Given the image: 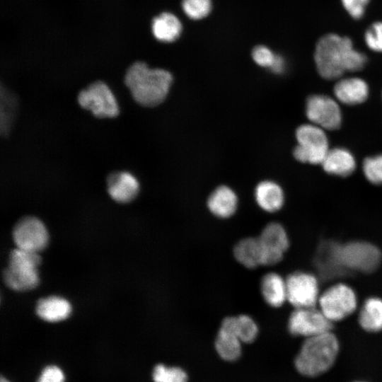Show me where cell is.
Here are the masks:
<instances>
[{
	"label": "cell",
	"mask_w": 382,
	"mask_h": 382,
	"mask_svg": "<svg viewBox=\"0 0 382 382\" xmlns=\"http://www.w3.org/2000/svg\"><path fill=\"white\" fill-rule=\"evenodd\" d=\"M173 82L172 74L163 69H151L136 62L126 71L125 83L132 98L144 107H154L166 98Z\"/></svg>",
	"instance_id": "1"
},
{
	"label": "cell",
	"mask_w": 382,
	"mask_h": 382,
	"mask_svg": "<svg viewBox=\"0 0 382 382\" xmlns=\"http://www.w3.org/2000/svg\"><path fill=\"white\" fill-rule=\"evenodd\" d=\"M338 351V340L330 331L308 337L295 358V367L306 376H319L332 367Z\"/></svg>",
	"instance_id": "2"
},
{
	"label": "cell",
	"mask_w": 382,
	"mask_h": 382,
	"mask_svg": "<svg viewBox=\"0 0 382 382\" xmlns=\"http://www.w3.org/2000/svg\"><path fill=\"white\" fill-rule=\"evenodd\" d=\"M347 37L327 34L318 41L314 60L319 74L325 79H337L347 71L348 60L354 51Z\"/></svg>",
	"instance_id": "3"
},
{
	"label": "cell",
	"mask_w": 382,
	"mask_h": 382,
	"mask_svg": "<svg viewBox=\"0 0 382 382\" xmlns=\"http://www.w3.org/2000/svg\"><path fill=\"white\" fill-rule=\"evenodd\" d=\"M40 263L39 253L16 248L11 253L8 266L4 272L6 284L18 291L34 289L39 283Z\"/></svg>",
	"instance_id": "4"
},
{
	"label": "cell",
	"mask_w": 382,
	"mask_h": 382,
	"mask_svg": "<svg viewBox=\"0 0 382 382\" xmlns=\"http://www.w3.org/2000/svg\"><path fill=\"white\" fill-rule=\"evenodd\" d=\"M324 130L313 123L299 126L296 131L298 145L294 150V158L302 163L321 164L329 151Z\"/></svg>",
	"instance_id": "5"
},
{
	"label": "cell",
	"mask_w": 382,
	"mask_h": 382,
	"mask_svg": "<svg viewBox=\"0 0 382 382\" xmlns=\"http://www.w3.org/2000/svg\"><path fill=\"white\" fill-rule=\"evenodd\" d=\"M79 105L98 118H113L120 113L117 101L109 86L101 81H94L82 89L77 96Z\"/></svg>",
	"instance_id": "6"
},
{
	"label": "cell",
	"mask_w": 382,
	"mask_h": 382,
	"mask_svg": "<svg viewBox=\"0 0 382 382\" xmlns=\"http://www.w3.org/2000/svg\"><path fill=\"white\" fill-rule=\"evenodd\" d=\"M320 310L332 323L341 320L356 309L357 300L353 289L337 284L326 289L319 297Z\"/></svg>",
	"instance_id": "7"
},
{
	"label": "cell",
	"mask_w": 382,
	"mask_h": 382,
	"mask_svg": "<svg viewBox=\"0 0 382 382\" xmlns=\"http://www.w3.org/2000/svg\"><path fill=\"white\" fill-rule=\"evenodd\" d=\"M340 255L344 267L348 271L366 273L375 271L381 260V253L377 247L358 241L340 244Z\"/></svg>",
	"instance_id": "8"
},
{
	"label": "cell",
	"mask_w": 382,
	"mask_h": 382,
	"mask_svg": "<svg viewBox=\"0 0 382 382\" xmlns=\"http://www.w3.org/2000/svg\"><path fill=\"white\" fill-rule=\"evenodd\" d=\"M332 322L315 307L296 308L288 321L289 332L306 338L330 332Z\"/></svg>",
	"instance_id": "9"
},
{
	"label": "cell",
	"mask_w": 382,
	"mask_h": 382,
	"mask_svg": "<svg viewBox=\"0 0 382 382\" xmlns=\"http://www.w3.org/2000/svg\"><path fill=\"white\" fill-rule=\"evenodd\" d=\"M13 239L17 248L39 253L47 246L49 234L46 226L40 219L25 216L15 225Z\"/></svg>",
	"instance_id": "10"
},
{
	"label": "cell",
	"mask_w": 382,
	"mask_h": 382,
	"mask_svg": "<svg viewBox=\"0 0 382 382\" xmlns=\"http://www.w3.org/2000/svg\"><path fill=\"white\" fill-rule=\"evenodd\" d=\"M257 238L261 265L270 266L279 262L289 245L284 226L277 222H271L264 227Z\"/></svg>",
	"instance_id": "11"
},
{
	"label": "cell",
	"mask_w": 382,
	"mask_h": 382,
	"mask_svg": "<svg viewBox=\"0 0 382 382\" xmlns=\"http://www.w3.org/2000/svg\"><path fill=\"white\" fill-rule=\"evenodd\" d=\"M287 301L296 308L315 307L319 297L316 277L310 273L296 272L286 279Z\"/></svg>",
	"instance_id": "12"
},
{
	"label": "cell",
	"mask_w": 382,
	"mask_h": 382,
	"mask_svg": "<svg viewBox=\"0 0 382 382\" xmlns=\"http://www.w3.org/2000/svg\"><path fill=\"white\" fill-rule=\"evenodd\" d=\"M306 115L311 123L329 130L337 129L342 119L340 108L336 100L319 94L308 98Z\"/></svg>",
	"instance_id": "13"
},
{
	"label": "cell",
	"mask_w": 382,
	"mask_h": 382,
	"mask_svg": "<svg viewBox=\"0 0 382 382\" xmlns=\"http://www.w3.org/2000/svg\"><path fill=\"white\" fill-rule=\"evenodd\" d=\"M340 244L331 241L322 242L315 256V265L325 279L345 275L349 272L343 265L340 255Z\"/></svg>",
	"instance_id": "14"
},
{
	"label": "cell",
	"mask_w": 382,
	"mask_h": 382,
	"mask_svg": "<svg viewBox=\"0 0 382 382\" xmlns=\"http://www.w3.org/2000/svg\"><path fill=\"white\" fill-rule=\"evenodd\" d=\"M106 182L108 195L117 202L129 203L139 194V181L129 172H112L108 175Z\"/></svg>",
	"instance_id": "15"
},
{
	"label": "cell",
	"mask_w": 382,
	"mask_h": 382,
	"mask_svg": "<svg viewBox=\"0 0 382 382\" xmlns=\"http://www.w3.org/2000/svg\"><path fill=\"white\" fill-rule=\"evenodd\" d=\"M241 343L235 331L234 316L225 318L215 340V349L218 354L224 360L236 361L241 354Z\"/></svg>",
	"instance_id": "16"
},
{
	"label": "cell",
	"mask_w": 382,
	"mask_h": 382,
	"mask_svg": "<svg viewBox=\"0 0 382 382\" xmlns=\"http://www.w3.org/2000/svg\"><path fill=\"white\" fill-rule=\"evenodd\" d=\"M369 86L362 79L349 77L340 80L334 87L338 101L352 105L364 102L369 96Z\"/></svg>",
	"instance_id": "17"
},
{
	"label": "cell",
	"mask_w": 382,
	"mask_h": 382,
	"mask_svg": "<svg viewBox=\"0 0 382 382\" xmlns=\"http://www.w3.org/2000/svg\"><path fill=\"white\" fill-rule=\"evenodd\" d=\"M321 164L328 173L346 177L355 170L356 160L349 150L337 147L329 149Z\"/></svg>",
	"instance_id": "18"
},
{
	"label": "cell",
	"mask_w": 382,
	"mask_h": 382,
	"mask_svg": "<svg viewBox=\"0 0 382 382\" xmlns=\"http://www.w3.org/2000/svg\"><path fill=\"white\" fill-rule=\"evenodd\" d=\"M207 207L214 216L221 219H227L233 216L237 209V195L228 186H219L209 195Z\"/></svg>",
	"instance_id": "19"
},
{
	"label": "cell",
	"mask_w": 382,
	"mask_h": 382,
	"mask_svg": "<svg viewBox=\"0 0 382 382\" xmlns=\"http://www.w3.org/2000/svg\"><path fill=\"white\" fill-rule=\"evenodd\" d=\"M260 292L269 306L280 307L287 301L286 279L276 272L267 273L261 279Z\"/></svg>",
	"instance_id": "20"
},
{
	"label": "cell",
	"mask_w": 382,
	"mask_h": 382,
	"mask_svg": "<svg viewBox=\"0 0 382 382\" xmlns=\"http://www.w3.org/2000/svg\"><path fill=\"white\" fill-rule=\"evenodd\" d=\"M255 198L258 206L270 213L279 211L284 202V192L281 187L270 180L262 181L256 186Z\"/></svg>",
	"instance_id": "21"
},
{
	"label": "cell",
	"mask_w": 382,
	"mask_h": 382,
	"mask_svg": "<svg viewBox=\"0 0 382 382\" xmlns=\"http://www.w3.org/2000/svg\"><path fill=\"white\" fill-rule=\"evenodd\" d=\"M71 312L69 302L60 296L41 299L36 305L37 316L45 321L56 323L69 317Z\"/></svg>",
	"instance_id": "22"
},
{
	"label": "cell",
	"mask_w": 382,
	"mask_h": 382,
	"mask_svg": "<svg viewBox=\"0 0 382 382\" xmlns=\"http://www.w3.org/2000/svg\"><path fill=\"white\" fill-rule=\"evenodd\" d=\"M151 30L156 40L163 42H170L180 36L182 24L171 13L163 12L156 16L151 23Z\"/></svg>",
	"instance_id": "23"
},
{
	"label": "cell",
	"mask_w": 382,
	"mask_h": 382,
	"mask_svg": "<svg viewBox=\"0 0 382 382\" xmlns=\"http://www.w3.org/2000/svg\"><path fill=\"white\" fill-rule=\"evenodd\" d=\"M359 323L367 332L382 330V300L379 298L367 299L359 314Z\"/></svg>",
	"instance_id": "24"
},
{
	"label": "cell",
	"mask_w": 382,
	"mask_h": 382,
	"mask_svg": "<svg viewBox=\"0 0 382 382\" xmlns=\"http://www.w3.org/2000/svg\"><path fill=\"white\" fill-rule=\"evenodd\" d=\"M236 260L248 269L261 265L258 238L248 237L238 241L233 248Z\"/></svg>",
	"instance_id": "25"
},
{
	"label": "cell",
	"mask_w": 382,
	"mask_h": 382,
	"mask_svg": "<svg viewBox=\"0 0 382 382\" xmlns=\"http://www.w3.org/2000/svg\"><path fill=\"white\" fill-rule=\"evenodd\" d=\"M235 331L242 342L251 343L256 339L259 328L255 320L248 315L234 316Z\"/></svg>",
	"instance_id": "26"
},
{
	"label": "cell",
	"mask_w": 382,
	"mask_h": 382,
	"mask_svg": "<svg viewBox=\"0 0 382 382\" xmlns=\"http://www.w3.org/2000/svg\"><path fill=\"white\" fill-rule=\"evenodd\" d=\"M154 382H187V376L180 367L167 366L163 364L156 365L152 371Z\"/></svg>",
	"instance_id": "27"
},
{
	"label": "cell",
	"mask_w": 382,
	"mask_h": 382,
	"mask_svg": "<svg viewBox=\"0 0 382 382\" xmlns=\"http://www.w3.org/2000/svg\"><path fill=\"white\" fill-rule=\"evenodd\" d=\"M366 178L374 185H382V154L366 158L363 162Z\"/></svg>",
	"instance_id": "28"
},
{
	"label": "cell",
	"mask_w": 382,
	"mask_h": 382,
	"mask_svg": "<svg viewBox=\"0 0 382 382\" xmlns=\"http://www.w3.org/2000/svg\"><path fill=\"white\" fill-rule=\"evenodd\" d=\"M182 8L189 18L199 20L209 13L212 2L211 0H183Z\"/></svg>",
	"instance_id": "29"
},
{
	"label": "cell",
	"mask_w": 382,
	"mask_h": 382,
	"mask_svg": "<svg viewBox=\"0 0 382 382\" xmlns=\"http://www.w3.org/2000/svg\"><path fill=\"white\" fill-rule=\"evenodd\" d=\"M66 374L63 369L56 364H48L42 367L35 382H65Z\"/></svg>",
	"instance_id": "30"
},
{
	"label": "cell",
	"mask_w": 382,
	"mask_h": 382,
	"mask_svg": "<svg viewBox=\"0 0 382 382\" xmlns=\"http://www.w3.org/2000/svg\"><path fill=\"white\" fill-rule=\"evenodd\" d=\"M364 40L371 50L382 52V22H375L367 28L364 34Z\"/></svg>",
	"instance_id": "31"
},
{
	"label": "cell",
	"mask_w": 382,
	"mask_h": 382,
	"mask_svg": "<svg viewBox=\"0 0 382 382\" xmlns=\"http://www.w3.org/2000/svg\"><path fill=\"white\" fill-rule=\"evenodd\" d=\"M252 57L255 62L259 66L270 69L274 61L276 54L268 47L260 45L254 48Z\"/></svg>",
	"instance_id": "32"
},
{
	"label": "cell",
	"mask_w": 382,
	"mask_h": 382,
	"mask_svg": "<svg viewBox=\"0 0 382 382\" xmlns=\"http://www.w3.org/2000/svg\"><path fill=\"white\" fill-rule=\"evenodd\" d=\"M347 13L354 19L361 18L369 0H341Z\"/></svg>",
	"instance_id": "33"
},
{
	"label": "cell",
	"mask_w": 382,
	"mask_h": 382,
	"mask_svg": "<svg viewBox=\"0 0 382 382\" xmlns=\"http://www.w3.org/2000/svg\"><path fill=\"white\" fill-rule=\"evenodd\" d=\"M285 68V62L282 57L277 55L270 69L275 74H281Z\"/></svg>",
	"instance_id": "34"
},
{
	"label": "cell",
	"mask_w": 382,
	"mask_h": 382,
	"mask_svg": "<svg viewBox=\"0 0 382 382\" xmlns=\"http://www.w3.org/2000/svg\"><path fill=\"white\" fill-rule=\"evenodd\" d=\"M0 382H12L11 379H10L6 376L1 374L0 378Z\"/></svg>",
	"instance_id": "35"
},
{
	"label": "cell",
	"mask_w": 382,
	"mask_h": 382,
	"mask_svg": "<svg viewBox=\"0 0 382 382\" xmlns=\"http://www.w3.org/2000/svg\"><path fill=\"white\" fill-rule=\"evenodd\" d=\"M355 382H364V381H355Z\"/></svg>",
	"instance_id": "36"
}]
</instances>
